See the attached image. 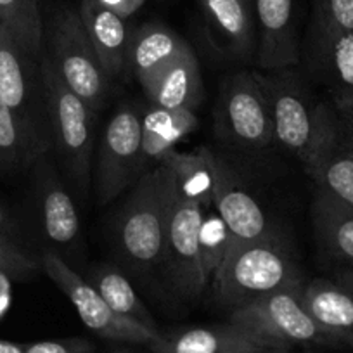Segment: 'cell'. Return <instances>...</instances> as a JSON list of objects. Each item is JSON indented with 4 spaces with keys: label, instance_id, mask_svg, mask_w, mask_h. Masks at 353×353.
Returning a JSON list of instances; mask_svg holds the SVG:
<instances>
[{
    "label": "cell",
    "instance_id": "32",
    "mask_svg": "<svg viewBox=\"0 0 353 353\" xmlns=\"http://www.w3.org/2000/svg\"><path fill=\"white\" fill-rule=\"evenodd\" d=\"M23 353H94V345L81 338L52 339L23 346Z\"/></svg>",
    "mask_w": 353,
    "mask_h": 353
},
{
    "label": "cell",
    "instance_id": "17",
    "mask_svg": "<svg viewBox=\"0 0 353 353\" xmlns=\"http://www.w3.org/2000/svg\"><path fill=\"white\" fill-rule=\"evenodd\" d=\"M42 172L39 179V208L43 234L57 246H70L80 234V215L77 212L70 192L50 170L43 156L40 158Z\"/></svg>",
    "mask_w": 353,
    "mask_h": 353
},
{
    "label": "cell",
    "instance_id": "31",
    "mask_svg": "<svg viewBox=\"0 0 353 353\" xmlns=\"http://www.w3.org/2000/svg\"><path fill=\"white\" fill-rule=\"evenodd\" d=\"M37 269V261L0 236V272L14 279H26Z\"/></svg>",
    "mask_w": 353,
    "mask_h": 353
},
{
    "label": "cell",
    "instance_id": "2",
    "mask_svg": "<svg viewBox=\"0 0 353 353\" xmlns=\"http://www.w3.org/2000/svg\"><path fill=\"white\" fill-rule=\"evenodd\" d=\"M213 283L216 300L230 312L265 294L303 286L296 261L277 234L229 250Z\"/></svg>",
    "mask_w": 353,
    "mask_h": 353
},
{
    "label": "cell",
    "instance_id": "37",
    "mask_svg": "<svg viewBox=\"0 0 353 353\" xmlns=\"http://www.w3.org/2000/svg\"><path fill=\"white\" fill-rule=\"evenodd\" d=\"M339 130H341V128H339ZM341 144L345 145V148L353 154V137H350V135L343 134L341 132Z\"/></svg>",
    "mask_w": 353,
    "mask_h": 353
},
{
    "label": "cell",
    "instance_id": "19",
    "mask_svg": "<svg viewBox=\"0 0 353 353\" xmlns=\"http://www.w3.org/2000/svg\"><path fill=\"white\" fill-rule=\"evenodd\" d=\"M198 127V117L192 110H165L151 106L142 113V159L161 163L176 144L184 141Z\"/></svg>",
    "mask_w": 353,
    "mask_h": 353
},
{
    "label": "cell",
    "instance_id": "4",
    "mask_svg": "<svg viewBox=\"0 0 353 353\" xmlns=\"http://www.w3.org/2000/svg\"><path fill=\"white\" fill-rule=\"evenodd\" d=\"M43 54L64 83L88 104L92 111L103 108L110 88L96 49L78 11L59 8L43 25Z\"/></svg>",
    "mask_w": 353,
    "mask_h": 353
},
{
    "label": "cell",
    "instance_id": "22",
    "mask_svg": "<svg viewBox=\"0 0 353 353\" xmlns=\"http://www.w3.org/2000/svg\"><path fill=\"white\" fill-rule=\"evenodd\" d=\"M220 46L234 56H248L253 46V25L244 0H199Z\"/></svg>",
    "mask_w": 353,
    "mask_h": 353
},
{
    "label": "cell",
    "instance_id": "12",
    "mask_svg": "<svg viewBox=\"0 0 353 353\" xmlns=\"http://www.w3.org/2000/svg\"><path fill=\"white\" fill-rule=\"evenodd\" d=\"M213 206L230 232V248L276 236L260 203L253 198L241 176L222 159L215 158ZM229 253V251H227Z\"/></svg>",
    "mask_w": 353,
    "mask_h": 353
},
{
    "label": "cell",
    "instance_id": "14",
    "mask_svg": "<svg viewBox=\"0 0 353 353\" xmlns=\"http://www.w3.org/2000/svg\"><path fill=\"white\" fill-rule=\"evenodd\" d=\"M152 353H246L261 348H277L261 336L241 327L223 324L213 327H191L159 336L149 345Z\"/></svg>",
    "mask_w": 353,
    "mask_h": 353
},
{
    "label": "cell",
    "instance_id": "35",
    "mask_svg": "<svg viewBox=\"0 0 353 353\" xmlns=\"http://www.w3.org/2000/svg\"><path fill=\"white\" fill-rule=\"evenodd\" d=\"M334 281L353 293V269H343L339 272H336Z\"/></svg>",
    "mask_w": 353,
    "mask_h": 353
},
{
    "label": "cell",
    "instance_id": "38",
    "mask_svg": "<svg viewBox=\"0 0 353 353\" xmlns=\"http://www.w3.org/2000/svg\"><path fill=\"white\" fill-rule=\"evenodd\" d=\"M246 353H290L288 348H261V350H253V352Z\"/></svg>",
    "mask_w": 353,
    "mask_h": 353
},
{
    "label": "cell",
    "instance_id": "28",
    "mask_svg": "<svg viewBox=\"0 0 353 353\" xmlns=\"http://www.w3.org/2000/svg\"><path fill=\"white\" fill-rule=\"evenodd\" d=\"M315 50L343 88L353 90V33H315Z\"/></svg>",
    "mask_w": 353,
    "mask_h": 353
},
{
    "label": "cell",
    "instance_id": "11",
    "mask_svg": "<svg viewBox=\"0 0 353 353\" xmlns=\"http://www.w3.org/2000/svg\"><path fill=\"white\" fill-rule=\"evenodd\" d=\"M142 113L137 106H121L104 128L97 163V199L108 205L144 172Z\"/></svg>",
    "mask_w": 353,
    "mask_h": 353
},
{
    "label": "cell",
    "instance_id": "24",
    "mask_svg": "<svg viewBox=\"0 0 353 353\" xmlns=\"http://www.w3.org/2000/svg\"><path fill=\"white\" fill-rule=\"evenodd\" d=\"M85 281L103 296V300L118 315L139 322V324L145 325L152 331H159L151 312L145 308L132 284L128 283V279L120 270L111 267V265H101L88 274Z\"/></svg>",
    "mask_w": 353,
    "mask_h": 353
},
{
    "label": "cell",
    "instance_id": "40",
    "mask_svg": "<svg viewBox=\"0 0 353 353\" xmlns=\"http://www.w3.org/2000/svg\"><path fill=\"white\" fill-rule=\"evenodd\" d=\"M0 276H2V272H0ZM4 276H6V274H4Z\"/></svg>",
    "mask_w": 353,
    "mask_h": 353
},
{
    "label": "cell",
    "instance_id": "29",
    "mask_svg": "<svg viewBox=\"0 0 353 353\" xmlns=\"http://www.w3.org/2000/svg\"><path fill=\"white\" fill-rule=\"evenodd\" d=\"M230 248V232L223 223L215 206L206 208L203 213L201 230H199V251H201L203 272L206 279H213L215 272L225 260Z\"/></svg>",
    "mask_w": 353,
    "mask_h": 353
},
{
    "label": "cell",
    "instance_id": "15",
    "mask_svg": "<svg viewBox=\"0 0 353 353\" xmlns=\"http://www.w3.org/2000/svg\"><path fill=\"white\" fill-rule=\"evenodd\" d=\"M260 23L258 66L269 71H284L296 66V33L293 23V0H256Z\"/></svg>",
    "mask_w": 353,
    "mask_h": 353
},
{
    "label": "cell",
    "instance_id": "5",
    "mask_svg": "<svg viewBox=\"0 0 353 353\" xmlns=\"http://www.w3.org/2000/svg\"><path fill=\"white\" fill-rule=\"evenodd\" d=\"M50 135L74 184L87 191L92 170V110L68 87L46 54L40 57Z\"/></svg>",
    "mask_w": 353,
    "mask_h": 353
},
{
    "label": "cell",
    "instance_id": "16",
    "mask_svg": "<svg viewBox=\"0 0 353 353\" xmlns=\"http://www.w3.org/2000/svg\"><path fill=\"white\" fill-rule=\"evenodd\" d=\"M78 14L83 21L88 39L96 49L104 71L111 80L121 73L128 61L130 35L125 19L117 12L99 6L96 0H81Z\"/></svg>",
    "mask_w": 353,
    "mask_h": 353
},
{
    "label": "cell",
    "instance_id": "30",
    "mask_svg": "<svg viewBox=\"0 0 353 353\" xmlns=\"http://www.w3.org/2000/svg\"><path fill=\"white\" fill-rule=\"evenodd\" d=\"M315 33H353V0H314Z\"/></svg>",
    "mask_w": 353,
    "mask_h": 353
},
{
    "label": "cell",
    "instance_id": "36",
    "mask_svg": "<svg viewBox=\"0 0 353 353\" xmlns=\"http://www.w3.org/2000/svg\"><path fill=\"white\" fill-rule=\"evenodd\" d=\"M0 353H23V348L9 345V343H0Z\"/></svg>",
    "mask_w": 353,
    "mask_h": 353
},
{
    "label": "cell",
    "instance_id": "25",
    "mask_svg": "<svg viewBox=\"0 0 353 353\" xmlns=\"http://www.w3.org/2000/svg\"><path fill=\"white\" fill-rule=\"evenodd\" d=\"M52 148L30 130L0 99V166L23 168L39 161Z\"/></svg>",
    "mask_w": 353,
    "mask_h": 353
},
{
    "label": "cell",
    "instance_id": "18",
    "mask_svg": "<svg viewBox=\"0 0 353 353\" xmlns=\"http://www.w3.org/2000/svg\"><path fill=\"white\" fill-rule=\"evenodd\" d=\"M303 303L312 317L343 345H353V293L336 281L303 284Z\"/></svg>",
    "mask_w": 353,
    "mask_h": 353
},
{
    "label": "cell",
    "instance_id": "20",
    "mask_svg": "<svg viewBox=\"0 0 353 353\" xmlns=\"http://www.w3.org/2000/svg\"><path fill=\"white\" fill-rule=\"evenodd\" d=\"M189 43L168 26L159 23H145L130 37L128 61L132 73L144 81L156 70L189 49Z\"/></svg>",
    "mask_w": 353,
    "mask_h": 353
},
{
    "label": "cell",
    "instance_id": "7",
    "mask_svg": "<svg viewBox=\"0 0 353 353\" xmlns=\"http://www.w3.org/2000/svg\"><path fill=\"white\" fill-rule=\"evenodd\" d=\"M216 128L241 151L260 152L272 144V114L256 74L243 71L227 78L216 103Z\"/></svg>",
    "mask_w": 353,
    "mask_h": 353
},
{
    "label": "cell",
    "instance_id": "33",
    "mask_svg": "<svg viewBox=\"0 0 353 353\" xmlns=\"http://www.w3.org/2000/svg\"><path fill=\"white\" fill-rule=\"evenodd\" d=\"M332 110L338 117L339 128L343 134L353 137V90L352 88H338L332 94Z\"/></svg>",
    "mask_w": 353,
    "mask_h": 353
},
{
    "label": "cell",
    "instance_id": "34",
    "mask_svg": "<svg viewBox=\"0 0 353 353\" xmlns=\"http://www.w3.org/2000/svg\"><path fill=\"white\" fill-rule=\"evenodd\" d=\"M96 2L103 8L110 9V11L117 12L123 19L130 18L144 6V0H96Z\"/></svg>",
    "mask_w": 353,
    "mask_h": 353
},
{
    "label": "cell",
    "instance_id": "23",
    "mask_svg": "<svg viewBox=\"0 0 353 353\" xmlns=\"http://www.w3.org/2000/svg\"><path fill=\"white\" fill-rule=\"evenodd\" d=\"M159 165L172 172L181 192L198 201L203 210L212 208L215 189V156L208 149H199L198 152L173 151Z\"/></svg>",
    "mask_w": 353,
    "mask_h": 353
},
{
    "label": "cell",
    "instance_id": "10",
    "mask_svg": "<svg viewBox=\"0 0 353 353\" xmlns=\"http://www.w3.org/2000/svg\"><path fill=\"white\" fill-rule=\"evenodd\" d=\"M0 99L26 127L52 145L40 59L26 54L0 26Z\"/></svg>",
    "mask_w": 353,
    "mask_h": 353
},
{
    "label": "cell",
    "instance_id": "9",
    "mask_svg": "<svg viewBox=\"0 0 353 353\" xmlns=\"http://www.w3.org/2000/svg\"><path fill=\"white\" fill-rule=\"evenodd\" d=\"M203 213L205 210L198 201L185 196L173 184L166 215L163 265L173 288L184 296H198L208 284L199 251Z\"/></svg>",
    "mask_w": 353,
    "mask_h": 353
},
{
    "label": "cell",
    "instance_id": "26",
    "mask_svg": "<svg viewBox=\"0 0 353 353\" xmlns=\"http://www.w3.org/2000/svg\"><path fill=\"white\" fill-rule=\"evenodd\" d=\"M0 26L35 59L43 54V21L39 0H0Z\"/></svg>",
    "mask_w": 353,
    "mask_h": 353
},
{
    "label": "cell",
    "instance_id": "39",
    "mask_svg": "<svg viewBox=\"0 0 353 353\" xmlns=\"http://www.w3.org/2000/svg\"><path fill=\"white\" fill-rule=\"evenodd\" d=\"M6 215H4V212H2V210H0V229H2V227L6 225Z\"/></svg>",
    "mask_w": 353,
    "mask_h": 353
},
{
    "label": "cell",
    "instance_id": "13",
    "mask_svg": "<svg viewBox=\"0 0 353 353\" xmlns=\"http://www.w3.org/2000/svg\"><path fill=\"white\" fill-rule=\"evenodd\" d=\"M141 85L151 106L194 111L203 97V80L194 50L185 49Z\"/></svg>",
    "mask_w": 353,
    "mask_h": 353
},
{
    "label": "cell",
    "instance_id": "6",
    "mask_svg": "<svg viewBox=\"0 0 353 353\" xmlns=\"http://www.w3.org/2000/svg\"><path fill=\"white\" fill-rule=\"evenodd\" d=\"M303 286L265 294L230 312L229 322L261 336L277 348L290 345H343L310 315L301 296Z\"/></svg>",
    "mask_w": 353,
    "mask_h": 353
},
{
    "label": "cell",
    "instance_id": "21",
    "mask_svg": "<svg viewBox=\"0 0 353 353\" xmlns=\"http://www.w3.org/2000/svg\"><path fill=\"white\" fill-rule=\"evenodd\" d=\"M312 216L319 244L336 261L353 269V210L317 189Z\"/></svg>",
    "mask_w": 353,
    "mask_h": 353
},
{
    "label": "cell",
    "instance_id": "27",
    "mask_svg": "<svg viewBox=\"0 0 353 353\" xmlns=\"http://www.w3.org/2000/svg\"><path fill=\"white\" fill-rule=\"evenodd\" d=\"M319 191L353 210V154L339 144L325 156L310 176Z\"/></svg>",
    "mask_w": 353,
    "mask_h": 353
},
{
    "label": "cell",
    "instance_id": "8",
    "mask_svg": "<svg viewBox=\"0 0 353 353\" xmlns=\"http://www.w3.org/2000/svg\"><path fill=\"white\" fill-rule=\"evenodd\" d=\"M40 263L47 276L70 298L83 324L101 338L149 346L161 336L159 331H152L139 322L118 315L103 300V296L83 277H80V274L74 272L57 253L49 251L43 254Z\"/></svg>",
    "mask_w": 353,
    "mask_h": 353
},
{
    "label": "cell",
    "instance_id": "1",
    "mask_svg": "<svg viewBox=\"0 0 353 353\" xmlns=\"http://www.w3.org/2000/svg\"><path fill=\"white\" fill-rule=\"evenodd\" d=\"M254 74L269 101L274 141L296 156L308 176H312L322 159L339 144L341 130L334 110L312 103L288 74Z\"/></svg>",
    "mask_w": 353,
    "mask_h": 353
},
{
    "label": "cell",
    "instance_id": "3",
    "mask_svg": "<svg viewBox=\"0 0 353 353\" xmlns=\"http://www.w3.org/2000/svg\"><path fill=\"white\" fill-rule=\"evenodd\" d=\"M173 175L166 166L156 165L135 182L130 198L117 223L120 250L139 269H151L163 261L165 229Z\"/></svg>",
    "mask_w": 353,
    "mask_h": 353
}]
</instances>
